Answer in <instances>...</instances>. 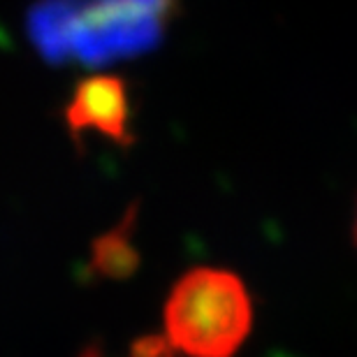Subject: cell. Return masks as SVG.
I'll return each mask as SVG.
<instances>
[{
  "label": "cell",
  "instance_id": "obj_1",
  "mask_svg": "<svg viewBox=\"0 0 357 357\" xmlns=\"http://www.w3.org/2000/svg\"><path fill=\"white\" fill-rule=\"evenodd\" d=\"M251 320L246 285L225 269L188 271L165 304L167 341L190 357H232L251 332Z\"/></svg>",
  "mask_w": 357,
  "mask_h": 357
},
{
  "label": "cell",
  "instance_id": "obj_2",
  "mask_svg": "<svg viewBox=\"0 0 357 357\" xmlns=\"http://www.w3.org/2000/svg\"><path fill=\"white\" fill-rule=\"evenodd\" d=\"M63 116L75 142H79L84 132H100L123 146L135 142L130 132V93L121 77L91 75L82 79Z\"/></svg>",
  "mask_w": 357,
  "mask_h": 357
},
{
  "label": "cell",
  "instance_id": "obj_3",
  "mask_svg": "<svg viewBox=\"0 0 357 357\" xmlns=\"http://www.w3.org/2000/svg\"><path fill=\"white\" fill-rule=\"evenodd\" d=\"M132 211L119 227L112 232L102 234L96 244H93V260L91 265L100 276L109 278H123L130 276L137 267V251L132 246Z\"/></svg>",
  "mask_w": 357,
  "mask_h": 357
},
{
  "label": "cell",
  "instance_id": "obj_4",
  "mask_svg": "<svg viewBox=\"0 0 357 357\" xmlns=\"http://www.w3.org/2000/svg\"><path fill=\"white\" fill-rule=\"evenodd\" d=\"M128 357H176V348L162 337H142L132 344Z\"/></svg>",
  "mask_w": 357,
  "mask_h": 357
},
{
  "label": "cell",
  "instance_id": "obj_5",
  "mask_svg": "<svg viewBox=\"0 0 357 357\" xmlns=\"http://www.w3.org/2000/svg\"><path fill=\"white\" fill-rule=\"evenodd\" d=\"M109 3H128V5H137V7H146L151 12H158L162 17H172L176 0H109Z\"/></svg>",
  "mask_w": 357,
  "mask_h": 357
},
{
  "label": "cell",
  "instance_id": "obj_6",
  "mask_svg": "<svg viewBox=\"0 0 357 357\" xmlns=\"http://www.w3.org/2000/svg\"><path fill=\"white\" fill-rule=\"evenodd\" d=\"M355 239H357V225H355Z\"/></svg>",
  "mask_w": 357,
  "mask_h": 357
}]
</instances>
